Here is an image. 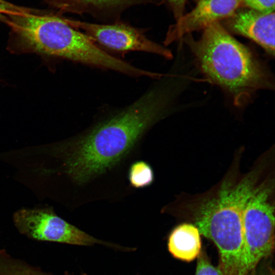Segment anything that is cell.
<instances>
[{"label":"cell","mask_w":275,"mask_h":275,"mask_svg":"<svg viewBox=\"0 0 275 275\" xmlns=\"http://www.w3.org/2000/svg\"><path fill=\"white\" fill-rule=\"evenodd\" d=\"M242 5L264 13L274 12V0H241Z\"/></svg>","instance_id":"15"},{"label":"cell","mask_w":275,"mask_h":275,"mask_svg":"<svg viewBox=\"0 0 275 275\" xmlns=\"http://www.w3.org/2000/svg\"><path fill=\"white\" fill-rule=\"evenodd\" d=\"M258 174L252 172L233 184L225 182L218 193L201 204L195 216L201 234L211 240L219 255L223 275H241L242 217L246 204L257 187Z\"/></svg>","instance_id":"4"},{"label":"cell","mask_w":275,"mask_h":275,"mask_svg":"<svg viewBox=\"0 0 275 275\" xmlns=\"http://www.w3.org/2000/svg\"><path fill=\"white\" fill-rule=\"evenodd\" d=\"M197 258L195 275H223L218 266L212 265L204 250H201Z\"/></svg>","instance_id":"14"},{"label":"cell","mask_w":275,"mask_h":275,"mask_svg":"<svg viewBox=\"0 0 275 275\" xmlns=\"http://www.w3.org/2000/svg\"><path fill=\"white\" fill-rule=\"evenodd\" d=\"M203 30L198 40L188 34L185 41L203 72L228 92L235 104L245 103L258 90L273 88L266 68L219 22L211 23Z\"/></svg>","instance_id":"2"},{"label":"cell","mask_w":275,"mask_h":275,"mask_svg":"<svg viewBox=\"0 0 275 275\" xmlns=\"http://www.w3.org/2000/svg\"><path fill=\"white\" fill-rule=\"evenodd\" d=\"M167 2L176 20L183 14L187 0H163Z\"/></svg>","instance_id":"16"},{"label":"cell","mask_w":275,"mask_h":275,"mask_svg":"<svg viewBox=\"0 0 275 275\" xmlns=\"http://www.w3.org/2000/svg\"><path fill=\"white\" fill-rule=\"evenodd\" d=\"M0 275H56L39 267L13 257L5 249L0 250ZM64 275H73L68 272ZM80 275H87L82 273Z\"/></svg>","instance_id":"12"},{"label":"cell","mask_w":275,"mask_h":275,"mask_svg":"<svg viewBox=\"0 0 275 275\" xmlns=\"http://www.w3.org/2000/svg\"><path fill=\"white\" fill-rule=\"evenodd\" d=\"M270 185L258 186L249 200L242 217V275L254 270L274 248V207L269 202Z\"/></svg>","instance_id":"5"},{"label":"cell","mask_w":275,"mask_h":275,"mask_svg":"<svg viewBox=\"0 0 275 275\" xmlns=\"http://www.w3.org/2000/svg\"><path fill=\"white\" fill-rule=\"evenodd\" d=\"M200 234L198 228L193 224L184 223L177 226L169 236V252L176 259L192 261L201 251Z\"/></svg>","instance_id":"11"},{"label":"cell","mask_w":275,"mask_h":275,"mask_svg":"<svg viewBox=\"0 0 275 275\" xmlns=\"http://www.w3.org/2000/svg\"><path fill=\"white\" fill-rule=\"evenodd\" d=\"M15 44L22 51L53 56L128 75L143 76L145 71L105 52L87 35L54 14L7 15Z\"/></svg>","instance_id":"3"},{"label":"cell","mask_w":275,"mask_h":275,"mask_svg":"<svg viewBox=\"0 0 275 275\" xmlns=\"http://www.w3.org/2000/svg\"><path fill=\"white\" fill-rule=\"evenodd\" d=\"M242 6L241 0H200L188 13L169 27L164 44L169 45L193 31L232 16Z\"/></svg>","instance_id":"8"},{"label":"cell","mask_w":275,"mask_h":275,"mask_svg":"<svg viewBox=\"0 0 275 275\" xmlns=\"http://www.w3.org/2000/svg\"><path fill=\"white\" fill-rule=\"evenodd\" d=\"M58 13L87 14L93 18L112 23L120 21L122 13L130 7L147 4L159 5L163 0H43Z\"/></svg>","instance_id":"9"},{"label":"cell","mask_w":275,"mask_h":275,"mask_svg":"<svg viewBox=\"0 0 275 275\" xmlns=\"http://www.w3.org/2000/svg\"><path fill=\"white\" fill-rule=\"evenodd\" d=\"M166 92L152 89L134 102L102 121L88 133L62 146L65 172L84 183L114 167L162 116Z\"/></svg>","instance_id":"1"},{"label":"cell","mask_w":275,"mask_h":275,"mask_svg":"<svg viewBox=\"0 0 275 275\" xmlns=\"http://www.w3.org/2000/svg\"><path fill=\"white\" fill-rule=\"evenodd\" d=\"M12 8V5L11 3L5 0H0V19L3 15L9 13Z\"/></svg>","instance_id":"18"},{"label":"cell","mask_w":275,"mask_h":275,"mask_svg":"<svg viewBox=\"0 0 275 275\" xmlns=\"http://www.w3.org/2000/svg\"><path fill=\"white\" fill-rule=\"evenodd\" d=\"M232 32L248 38L261 46L269 55L274 54V12L261 13L249 8L238 9L227 18Z\"/></svg>","instance_id":"10"},{"label":"cell","mask_w":275,"mask_h":275,"mask_svg":"<svg viewBox=\"0 0 275 275\" xmlns=\"http://www.w3.org/2000/svg\"><path fill=\"white\" fill-rule=\"evenodd\" d=\"M66 22L82 30L95 43L119 51H140L171 59L170 50L148 39L140 30L120 21L98 24L65 18Z\"/></svg>","instance_id":"7"},{"label":"cell","mask_w":275,"mask_h":275,"mask_svg":"<svg viewBox=\"0 0 275 275\" xmlns=\"http://www.w3.org/2000/svg\"><path fill=\"white\" fill-rule=\"evenodd\" d=\"M131 185L135 188L150 185L154 180V173L150 165L146 161H138L130 167L128 174Z\"/></svg>","instance_id":"13"},{"label":"cell","mask_w":275,"mask_h":275,"mask_svg":"<svg viewBox=\"0 0 275 275\" xmlns=\"http://www.w3.org/2000/svg\"><path fill=\"white\" fill-rule=\"evenodd\" d=\"M18 232L31 239L80 246L100 244L115 250L133 251V248L95 238L59 216L51 207L21 208L13 216Z\"/></svg>","instance_id":"6"},{"label":"cell","mask_w":275,"mask_h":275,"mask_svg":"<svg viewBox=\"0 0 275 275\" xmlns=\"http://www.w3.org/2000/svg\"><path fill=\"white\" fill-rule=\"evenodd\" d=\"M253 275H274V272L270 264L265 263L256 269Z\"/></svg>","instance_id":"17"}]
</instances>
